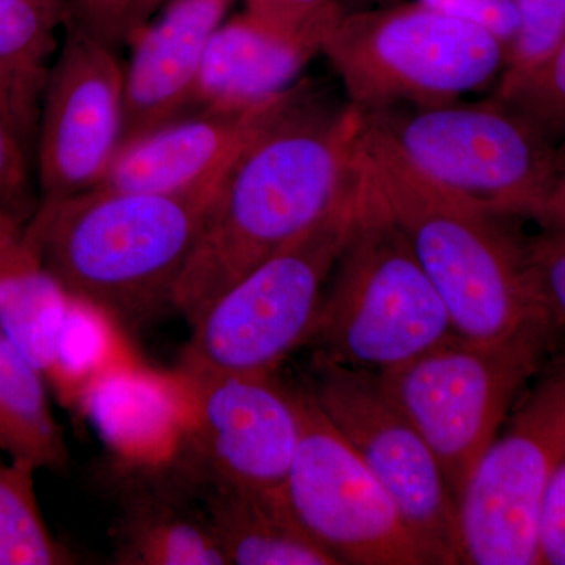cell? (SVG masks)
Returning a JSON list of instances; mask_svg holds the SVG:
<instances>
[{"mask_svg":"<svg viewBox=\"0 0 565 565\" xmlns=\"http://www.w3.org/2000/svg\"><path fill=\"white\" fill-rule=\"evenodd\" d=\"M364 117L296 85L230 163L174 291L189 326L223 291L332 210L362 163Z\"/></svg>","mask_w":565,"mask_h":565,"instance_id":"6da1fadb","label":"cell"},{"mask_svg":"<svg viewBox=\"0 0 565 565\" xmlns=\"http://www.w3.org/2000/svg\"><path fill=\"white\" fill-rule=\"evenodd\" d=\"M362 158L375 191L411 241L459 337L503 343L565 326L535 273L530 239L509 226L505 221L511 217L416 172L366 120Z\"/></svg>","mask_w":565,"mask_h":565,"instance_id":"7a4b0ae2","label":"cell"},{"mask_svg":"<svg viewBox=\"0 0 565 565\" xmlns=\"http://www.w3.org/2000/svg\"><path fill=\"white\" fill-rule=\"evenodd\" d=\"M226 170L185 191L93 188L39 204L25 232L73 302L137 329L173 308L178 282Z\"/></svg>","mask_w":565,"mask_h":565,"instance_id":"3957f363","label":"cell"},{"mask_svg":"<svg viewBox=\"0 0 565 565\" xmlns=\"http://www.w3.org/2000/svg\"><path fill=\"white\" fill-rule=\"evenodd\" d=\"M363 170L359 214L305 345L318 359L384 374L456 332L364 162Z\"/></svg>","mask_w":565,"mask_h":565,"instance_id":"277c9868","label":"cell"},{"mask_svg":"<svg viewBox=\"0 0 565 565\" xmlns=\"http://www.w3.org/2000/svg\"><path fill=\"white\" fill-rule=\"evenodd\" d=\"M363 181L362 161L332 210L207 307L180 355L189 385L222 375L275 374L307 343L359 214Z\"/></svg>","mask_w":565,"mask_h":565,"instance_id":"5b68a950","label":"cell"},{"mask_svg":"<svg viewBox=\"0 0 565 565\" xmlns=\"http://www.w3.org/2000/svg\"><path fill=\"white\" fill-rule=\"evenodd\" d=\"M322 54L362 114L459 102L501 77L508 62L492 33L419 0L341 14Z\"/></svg>","mask_w":565,"mask_h":565,"instance_id":"8992f818","label":"cell"},{"mask_svg":"<svg viewBox=\"0 0 565 565\" xmlns=\"http://www.w3.org/2000/svg\"><path fill=\"white\" fill-rule=\"evenodd\" d=\"M435 184L508 217L534 218L563 151L497 96L481 103L392 106L363 114Z\"/></svg>","mask_w":565,"mask_h":565,"instance_id":"52a82bcc","label":"cell"},{"mask_svg":"<svg viewBox=\"0 0 565 565\" xmlns=\"http://www.w3.org/2000/svg\"><path fill=\"white\" fill-rule=\"evenodd\" d=\"M559 330H535L503 343L455 333L381 374L433 449L456 503L519 396L555 355Z\"/></svg>","mask_w":565,"mask_h":565,"instance_id":"ba28073f","label":"cell"},{"mask_svg":"<svg viewBox=\"0 0 565 565\" xmlns=\"http://www.w3.org/2000/svg\"><path fill=\"white\" fill-rule=\"evenodd\" d=\"M531 384L457 501L463 564L537 565L542 498L565 459V353Z\"/></svg>","mask_w":565,"mask_h":565,"instance_id":"9c48e42d","label":"cell"},{"mask_svg":"<svg viewBox=\"0 0 565 565\" xmlns=\"http://www.w3.org/2000/svg\"><path fill=\"white\" fill-rule=\"evenodd\" d=\"M305 385L435 564H463L457 503L444 470L381 374L313 356Z\"/></svg>","mask_w":565,"mask_h":565,"instance_id":"30bf717a","label":"cell"},{"mask_svg":"<svg viewBox=\"0 0 565 565\" xmlns=\"http://www.w3.org/2000/svg\"><path fill=\"white\" fill-rule=\"evenodd\" d=\"M292 392L300 435L285 492L307 533L340 564H435L308 386Z\"/></svg>","mask_w":565,"mask_h":565,"instance_id":"8fae6325","label":"cell"},{"mask_svg":"<svg viewBox=\"0 0 565 565\" xmlns=\"http://www.w3.org/2000/svg\"><path fill=\"white\" fill-rule=\"evenodd\" d=\"M52 62L36 129L39 204L96 188L125 131V65L117 50L66 22Z\"/></svg>","mask_w":565,"mask_h":565,"instance_id":"7c38bea8","label":"cell"},{"mask_svg":"<svg viewBox=\"0 0 565 565\" xmlns=\"http://www.w3.org/2000/svg\"><path fill=\"white\" fill-rule=\"evenodd\" d=\"M191 388L195 426L177 463L226 484L285 489L300 435L291 386L275 374H241Z\"/></svg>","mask_w":565,"mask_h":565,"instance_id":"4fadbf2b","label":"cell"},{"mask_svg":"<svg viewBox=\"0 0 565 565\" xmlns=\"http://www.w3.org/2000/svg\"><path fill=\"white\" fill-rule=\"evenodd\" d=\"M234 0H167L126 46L125 131L136 139L195 110L204 54Z\"/></svg>","mask_w":565,"mask_h":565,"instance_id":"5bb4252c","label":"cell"},{"mask_svg":"<svg viewBox=\"0 0 565 565\" xmlns=\"http://www.w3.org/2000/svg\"><path fill=\"white\" fill-rule=\"evenodd\" d=\"M241 110L195 109L125 141L96 188L178 192L218 177L277 114L289 93Z\"/></svg>","mask_w":565,"mask_h":565,"instance_id":"9a60e30c","label":"cell"},{"mask_svg":"<svg viewBox=\"0 0 565 565\" xmlns=\"http://www.w3.org/2000/svg\"><path fill=\"white\" fill-rule=\"evenodd\" d=\"M322 41L294 35L248 11L225 20L204 54L195 109H252L294 87Z\"/></svg>","mask_w":565,"mask_h":565,"instance_id":"2e32d148","label":"cell"},{"mask_svg":"<svg viewBox=\"0 0 565 565\" xmlns=\"http://www.w3.org/2000/svg\"><path fill=\"white\" fill-rule=\"evenodd\" d=\"M111 539L115 563L121 565H230L174 465L122 487Z\"/></svg>","mask_w":565,"mask_h":565,"instance_id":"e0dca14e","label":"cell"},{"mask_svg":"<svg viewBox=\"0 0 565 565\" xmlns=\"http://www.w3.org/2000/svg\"><path fill=\"white\" fill-rule=\"evenodd\" d=\"M191 486L230 565H337L294 514L285 489H247L192 473Z\"/></svg>","mask_w":565,"mask_h":565,"instance_id":"ac0fdd59","label":"cell"},{"mask_svg":"<svg viewBox=\"0 0 565 565\" xmlns=\"http://www.w3.org/2000/svg\"><path fill=\"white\" fill-rule=\"evenodd\" d=\"M70 297L44 266L25 223L0 212V330L50 379Z\"/></svg>","mask_w":565,"mask_h":565,"instance_id":"d6986e66","label":"cell"},{"mask_svg":"<svg viewBox=\"0 0 565 565\" xmlns=\"http://www.w3.org/2000/svg\"><path fill=\"white\" fill-rule=\"evenodd\" d=\"M58 28L36 0H0V106L32 161Z\"/></svg>","mask_w":565,"mask_h":565,"instance_id":"ffe728a7","label":"cell"},{"mask_svg":"<svg viewBox=\"0 0 565 565\" xmlns=\"http://www.w3.org/2000/svg\"><path fill=\"white\" fill-rule=\"evenodd\" d=\"M46 377L0 330V455L65 473L70 449L52 414Z\"/></svg>","mask_w":565,"mask_h":565,"instance_id":"44dd1931","label":"cell"},{"mask_svg":"<svg viewBox=\"0 0 565 565\" xmlns=\"http://www.w3.org/2000/svg\"><path fill=\"white\" fill-rule=\"evenodd\" d=\"M35 473L32 465L6 462L0 455V565L74 564L76 556L41 514Z\"/></svg>","mask_w":565,"mask_h":565,"instance_id":"7402d4cb","label":"cell"},{"mask_svg":"<svg viewBox=\"0 0 565 565\" xmlns=\"http://www.w3.org/2000/svg\"><path fill=\"white\" fill-rule=\"evenodd\" d=\"M519 31L508 52L497 90L503 92L534 73L565 39V0H515Z\"/></svg>","mask_w":565,"mask_h":565,"instance_id":"603a6c76","label":"cell"},{"mask_svg":"<svg viewBox=\"0 0 565 565\" xmlns=\"http://www.w3.org/2000/svg\"><path fill=\"white\" fill-rule=\"evenodd\" d=\"M493 96L511 104L565 150V39L534 73Z\"/></svg>","mask_w":565,"mask_h":565,"instance_id":"cb8c5ba5","label":"cell"},{"mask_svg":"<svg viewBox=\"0 0 565 565\" xmlns=\"http://www.w3.org/2000/svg\"><path fill=\"white\" fill-rule=\"evenodd\" d=\"M33 161L0 106V212L28 223L39 206L33 193Z\"/></svg>","mask_w":565,"mask_h":565,"instance_id":"d4e9b609","label":"cell"},{"mask_svg":"<svg viewBox=\"0 0 565 565\" xmlns=\"http://www.w3.org/2000/svg\"><path fill=\"white\" fill-rule=\"evenodd\" d=\"M245 11L294 35L326 39L343 10L337 0H244Z\"/></svg>","mask_w":565,"mask_h":565,"instance_id":"484cf974","label":"cell"},{"mask_svg":"<svg viewBox=\"0 0 565 565\" xmlns=\"http://www.w3.org/2000/svg\"><path fill=\"white\" fill-rule=\"evenodd\" d=\"M68 7L66 22L115 50L126 46L136 31L137 0H68Z\"/></svg>","mask_w":565,"mask_h":565,"instance_id":"4316f807","label":"cell"},{"mask_svg":"<svg viewBox=\"0 0 565 565\" xmlns=\"http://www.w3.org/2000/svg\"><path fill=\"white\" fill-rule=\"evenodd\" d=\"M435 10L478 25L511 47L519 31L515 0H419Z\"/></svg>","mask_w":565,"mask_h":565,"instance_id":"83f0119b","label":"cell"},{"mask_svg":"<svg viewBox=\"0 0 565 565\" xmlns=\"http://www.w3.org/2000/svg\"><path fill=\"white\" fill-rule=\"evenodd\" d=\"M537 565H565V459L557 465L542 498Z\"/></svg>","mask_w":565,"mask_h":565,"instance_id":"f1b7e54d","label":"cell"},{"mask_svg":"<svg viewBox=\"0 0 565 565\" xmlns=\"http://www.w3.org/2000/svg\"><path fill=\"white\" fill-rule=\"evenodd\" d=\"M530 253L546 299L565 323V239L544 230L530 239Z\"/></svg>","mask_w":565,"mask_h":565,"instance_id":"f546056e","label":"cell"},{"mask_svg":"<svg viewBox=\"0 0 565 565\" xmlns=\"http://www.w3.org/2000/svg\"><path fill=\"white\" fill-rule=\"evenodd\" d=\"M534 221L541 223L545 232L557 234L565 239V150L561 158L555 182L535 214Z\"/></svg>","mask_w":565,"mask_h":565,"instance_id":"4dcf8cb0","label":"cell"},{"mask_svg":"<svg viewBox=\"0 0 565 565\" xmlns=\"http://www.w3.org/2000/svg\"><path fill=\"white\" fill-rule=\"evenodd\" d=\"M41 7H43L44 11L57 22L61 28L65 25V22L68 21L70 18V7L68 0H36Z\"/></svg>","mask_w":565,"mask_h":565,"instance_id":"1f68e13d","label":"cell"},{"mask_svg":"<svg viewBox=\"0 0 565 565\" xmlns=\"http://www.w3.org/2000/svg\"><path fill=\"white\" fill-rule=\"evenodd\" d=\"M166 2L167 0H137L136 31L140 29L145 22L150 21L151 18L154 17L156 11L161 9ZM129 39H131V36H129Z\"/></svg>","mask_w":565,"mask_h":565,"instance_id":"d6a6232c","label":"cell"},{"mask_svg":"<svg viewBox=\"0 0 565 565\" xmlns=\"http://www.w3.org/2000/svg\"><path fill=\"white\" fill-rule=\"evenodd\" d=\"M337 2L341 10H343V13H351V11H362L386 6V3H392L393 0H337Z\"/></svg>","mask_w":565,"mask_h":565,"instance_id":"836d02e7","label":"cell"}]
</instances>
